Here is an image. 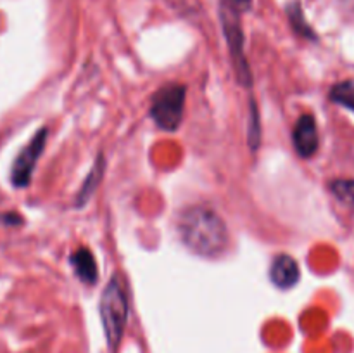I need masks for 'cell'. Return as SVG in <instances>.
Returning a JSON list of instances; mask_svg holds the SVG:
<instances>
[{"mask_svg": "<svg viewBox=\"0 0 354 353\" xmlns=\"http://www.w3.org/2000/svg\"><path fill=\"white\" fill-rule=\"evenodd\" d=\"M183 244L199 256L216 258L228 248V228L223 218L207 206H190L178 218Z\"/></svg>", "mask_w": 354, "mask_h": 353, "instance_id": "6da1fadb", "label": "cell"}, {"mask_svg": "<svg viewBox=\"0 0 354 353\" xmlns=\"http://www.w3.org/2000/svg\"><path fill=\"white\" fill-rule=\"evenodd\" d=\"M100 317L111 345H118L128 317V298L124 284L118 273L111 277L100 296Z\"/></svg>", "mask_w": 354, "mask_h": 353, "instance_id": "7a4b0ae2", "label": "cell"}, {"mask_svg": "<svg viewBox=\"0 0 354 353\" xmlns=\"http://www.w3.org/2000/svg\"><path fill=\"white\" fill-rule=\"evenodd\" d=\"M185 87L168 83L154 93L151 102V116L159 128L173 132L180 127L185 109Z\"/></svg>", "mask_w": 354, "mask_h": 353, "instance_id": "3957f363", "label": "cell"}, {"mask_svg": "<svg viewBox=\"0 0 354 353\" xmlns=\"http://www.w3.org/2000/svg\"><path fill=\"white\" fill-rule=\"evenodd\" d=\"M221 17H223L225 35H227L228 47H230L235 75H237L239 82H241L242 85L251 87L252 76L251 71H249L248 59H245L244 55V35H242L241 23H239V14L223 9L221 10Z\"/></svg>", "mask_w": 354, "mask_h": 353, "instance_id": "277c9868", "label": "cell"}, {"mask_svg": "<svg viewBox=\"0 0 354 353\" xmlns=\"http://www.w3.org/2000/svg\"><path fill=\"white\" fill-rule=\"evenodd\" d=\"M294 147L301 158H311L318 149L317 121L311 114H303L292 132Z\"/></svg>", "mask_w": 354, "mask_h": 353, "instance_id": "5b68a950", "label": "cell"}, {"mask_svg": "<svg viewBox=\"0 0 354 353\" xmlns=\"http://www.w3.org/2000/svg\"><path fill=\"white\" fill-rule=\"evenodd\" d=\"M270 277L272 282L280 289H289L299 282V265L296 260L289 255H279L270 266Z\"/></svg>", "mask_w": 354, "mask_h": 353, "instance_id": "8992f818", "label": "cell"}, {"mask_svg": "<svg viewBox=\"0 0 354 353\" xmlns=\"http://www.w3.org/2000/svg\"><path fill=\"white\" fill-rule=\"evenodd\" d=\"M71 265L75 269V273L78 275V279L82 282H85L86 286H93L99 279V273H97V263L93 258L92 251L88 248H78L71 255Z\"/></svg>", "mask_w": 354, "mask_h": 353, "instance_id": "52a82bcc", "label": "cell"}, {"mask_svg": "<svg viewBox=\"0 0 354 353\" xmlns=\"http://www.w3.org/2000/svg\"><path fill=\"white\" fill-rule=\"evenodd\" d=\"M45 134L47 132L41 130L40 134L35 137V141L31 142L30 147L24 151V154L21 156L19 163H17V168H16V180L17 183H26L28 179H30V172L31 168H33L35 161H37L38 154L41 152V149H44V144H45Z\"/></svg>", "mask_w": 354, "mask_h": 353, "instance_id": "ba28073f", "label": "cell"}, {"mask_svg": "<svg viewBox=\"0 0 354 353\" xmlns=\"http://www.w3.org/2000/svg\"><path fill=\"white\" fill-rule=\"evenodd\" d=\"M328 96L334 102L354 111V80H346V82L334 85Z\"/></svg>", "mask_w": 354, "mask_h": 353, "instance_id": "9c48e42d", "label": "cell"}, {"mask_svg": "<svg viewBox=\"0 0 354 353\" xmlns=\"http://www.w3.org/2000/svg\"><path fill=\"white\" fill-rule=\"evenodd\" d=\"M102 170H104V161H102V158H99L97 165L93 166L92 173H90V175L86 176L85 183H83L82 190H80L78 201H76V204H78V206H82V203H85L86 199H90V196H92V194L95 192L97 183L100 182V176H102Z\"/></svg>", "mask_w": 354, "mask_h": 353, "instance_id": "30bf717a", "label": "cell"}, {"mask_svg": "<svg viewBox=\"0 0 354 353\" xmlns=\"http://www.w3.org/2000/svg\"><path fill=\"white\" fill-rule=\"evenodd\" d=\"M330 190L341 203L354 210V180L339 179L330 183Z\"/></svg>", "mask_w": 354, "mask_h": 353, "instance_id": "8fae6325", "label": "cell"}, {"mask_svg": "<svg viewBox=\"0 0 354 353\" xmlns=\"http://www.w3.org/2000/svg\"><path fill=\"white\" fill-rule=\"evenodd\" d=\"M225 10H232L235 14H241L249 10L251 7V0H221Z\"/></svg>", "mask_w": 354, "mask_h": 353, "instance_id": "7c38bea8", "label": "cell"}, {"mask_svg": "<svg viewBox=\"0 0 354 353\" xmlns=\"http://www.w3.org/2000/svg\"><path fill=\"white\" fill-rule=\"evenodd\" d=\"M252 107H251V130H249V141H251L252 147L256 149V145H258V138H259V125H258V111H256V106L254 102H251Z\"/></svg>", "mask_w": 354, "mask_h": 353, "instance_id": "4fadbf2b", "label": "cell"}, {"mask_svg": "<svg viewBox=\"0 0 354 353\" xmlns=\"http://www.w3.org/2000/svg\"><path fill=\"white\" fill-rule=\"evenodd\" d=\"M342 3H344V6L348 7V9L354 10V0H342Z\"/></svg>", "mask_w": 354, "mask_h": 353, "instance_id": "5bb4252c", "label": "cell"}]
</instances>
